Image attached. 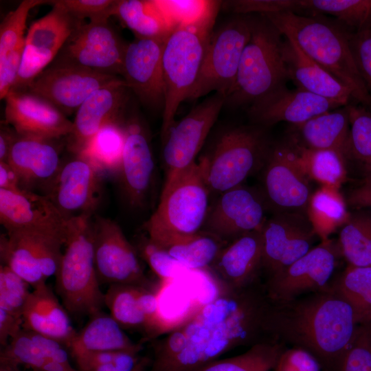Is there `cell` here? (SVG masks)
<instances>
[{"mask_svg": "<svg viewBox=\"0 0 371 371\" xmlns=\"http://www.w3.org/2000/svg\"><path fill=\"white\" fill-rule=\"evenodd\" d=\"M359 324L350 306L331 288L273 304L267 333L311 353L323 370L342 371Z\"/></svg>", "mask_w": 371, "mask_h": 371, "instance_id": "6da1fadb", "label": "cell"}, {"mask_svg": "<svg viewBox=\"0 0 371 371\" xmlns=\"http://www.w3.org/2000/svg\"><path fill=\"white\" fill-rule=\"evenodd\" d=\"M263 16L285 37L293 38L313 60L350 89L352 98L371 106V95L355 63L350 34L337 21L292 11Z\"/></svg>", "mask_w": 371, "mask_h": 371, "instance_id": "7a4b0ae2", "label": "cell"}, {"mask_svg": "<svg viewBox=\"0 0 371 371\" xmlns=\"http://www.w3.org/2000/svg\"><path fill=\"white\" fill-rule=\"evenodd\" d=\"M65 246L55 276L56 291L69 314L90 317L105 306L94 265L93 216L67 219Z\"/></svg>", "mask_w": 371, "mask_h": 371, "instance_id": "3957f363", "label": "cell"}, {"mask_svg": "<svg viewBox=\"0 0 371 371\" xmlns=\"http://www.w3.org/2000/svg\"><path fill=\"white\" fill-rule=\"evenodd\" d=\"M282 34L265 17L253 20L234 85L225 98L232 106H249L286 86L289 78Z\"/></svg>", "mask_w": 371, "mask_h": 371, "instance_id": "277c9868", "label": "cell"}, {"mask_svg": "<svg viewBox=\"0 0 371 371\" xmlns=\"http://www.w3.org/2000/svg\"><path fill=\"white\" fill-rule=\"evenodd\" d=\"M210 194L201 158L164 183L157 207L144 224L148 237L201 231Z\"/></svg>", "mask_w": 371, "mask_h": 371, "instance_id": "5b68a950", "label": "cell"}, {"mask_svg": "<svg viewBox=\"0 0 371 371\" xmlns=\"http://www.w3.org/2000/svg\"><path fill=\"white\" fill-rule=\"evenodd\" d=\"M215 22L179 28L164 42L162 69L164 104L161 137L175 122L181 103L188 99L199 76Z\"/></svg>", "mask_w": 371, "mask_h": 371, "instance_id": "8992f818", "label": "cell"}, {"mask_svg": "<svg viewBox=\"0 0 371 371\" xmlns=\"http://www.w3.org/2000/svg\"><path fill=\"white\" fill-rule=\"evenodd\" d=\"M262 135L248 128H234L218 139L210 156L203 157L204 175L211 194H221L241 186L265 161Z\"/></svg>", "mask_w": 371, "mask_h": 371, "instance_id": "52a82bcc", "label": "cell"}, {"mask_svg": "<svg viewBox=\"0 0 371 371\" xmlns=\"http://www.w3.org/2000/svg\"><path fill=\"white\" fill-rule=\"evenodd\" d=\"M252 25V19L239 16L213 32L199 76L187 100L198 99L213 91L227 98L234 85Z\"/></svg>", "mask_w": 371, "mask_h": 371, "instance_id": "ba28073f", "label": "cell"}, {"mask_svg": "<svg viewBox=\"0 0 371 371\" xmlns=\"http://www.w3.org/2000/svg\"><path fill=\"white\" fill-rule=\"evenodd\" d=\"M225 103V96L214 93L180 121L175 122L161 137L165 182L196 161L195 158Z\"/></svg>", "mask_w": 371, "mask_h": 371, "instance_id": "9c48e42d", "label": "cell"}, {"mask_svg": "<svg viewBox=\"0 0 371 371\" xmlns=\"http://www.w3.org/2000/svg\"><path fill=\"white\" fill-rule=\"evenodd\" d=\"M50 3L52 9L34 21L27 30L21 67L12 90H25L58 56L81 23L54 1Z\"/></svg>", "mask_w": 371, "mask_h": 371, "instance_id": "30bf717a", "label": "cell"}, {"mask_svg": "<svg viewBox=\"0 0 371 371\" xmlns=\"http://www.w3.org/2000/svg\"><path fill=\"white\" fill-rule=\"evenodd\" d=\"M126 46L108 21L81 22L65 42L56 63L121 76Z\"/></svg>", "mask_w": 371, "mask_h": 371, "instance_id": "8fae6325", "label": "cell"}, {"mask_svg": "<svg viewBox=\"0 0 371 371\" xmlns=\"http://www.w3.org/2000/svg\"><path fill=\"white\" fill-rule=\"evenodd\" d=\"M94 265L102 284L144 286L146 279L137 251L114 221L93 217Z\"/></svg>", "mask_w": 371, "mask_h": 371, "instance_id": "7c38bea8", "label": "cell"}, {"mask_svg": "<svg viewBox=\"0 0 371 371\" xmlns=\"http://www.w3.org/2000/svg\"><path fill=\"white\" fill-rule=\"evenodd\" d=\"M120 78L80 66L55 63L25 90L47 100L67 115L76 112L93 92Z\"/></svg>", "mask_w": 371, "mask_h": 371, "instance_id": "4fadbf2b", "label": "cell"}, {"mask_svg": "<svg viewBox=\"0 0 371 371\" xmlns=\"http://www.w3.org/2000/svg\"><path fill=\"white\" fill-rule=\"evenodd\" d=\"M340 254L337 243L321 241L282 271L270 276L266 289L276 302H288L300 295L327 289Z\"/></svg>", "mask_w": 371, "mask_h": 371, "instance_id": "5bb4252c", "label": "cell"}, {"mask_svg": "<svg viewBox=\"0 0 371 371\" xmlns=\"http://www.w3.org/2000/svg\"><path fill=\"white\" fill-rule=\"evenodd\" d=\"M45 196L67 220L93 216L102 200L101 175L87 159L74 155L63 162Z\"/></svg>", "mask_w": 371, "mask_h": 371, "instance_id": "9a60e30c", "label": "cell"}, {"mask_svg": "<svg viewBox=\"0 0 371 371\" xmlns=\"http://www.w3.org/2000/svg\"><path fill=\"white\" fill-rule=\"evenodd\" d=\"M266 205L263 196L251 188L241 185L230 189L210 206L203 231L224 241L260 229L267 220Z\"/></svg>", "mask_w": 371, "mask_h": 371, "instance_id": "2e32d148", "label": "cell"}, {"mask_svg": "<svg viewBox=\"0 0 371 371\" xmlns=\"http://www.w3.org/2000/svg\"><path fill=\"white\" fill-rule=\"evenodd\" d=\"M262 266L274 275L302 257L313 247L316 236L306 215L277 213L262 228Z\"/></svg>", "mask_w": 371, "mask_h": 371, "instance_id": "e0dca14e", "label": "cell"}, {"mask_svg": "<svg viewBox=\"0 0 371 371\" xmlns=\"http://www.w3.org/2000/svg\"><path fill=\"white\" fill-rule=\"evenodd\" d=\"M309 179L297 164L290 145L269 155L263 176V198L278 213L306 214L312 194Z\"/></svg>", "mask_w": 371, "mask_h": 371, "instance_id": "ac0fdd59", "label": "cell"}, {"mask_svg": "<svg viewBox=\"0 0 371 371\" xmlns=\"http://www.w3.org/2000/svg\"><path fill=\"white\" fill-rule=\"evenodd\" d=\"M126 137L118 174L122 195L127 205L140 209L152 188L155 161L145 128L136 117L125 121Z\"/></svg>", "mask_w": 371, "mask_h": 371, "instance_id": "d6986e66", "label": "cell"}, {"mask_svg": "<svg viewBox=\"0 0 371 371\" xmlns=\"http://www.w3.org/2000/svg\"><path fill=\"white\" fill-rule=\"evenodd\" d=\"M4 100V121L19 135L58 139L72 132L73 122L42 97L26 90H11Z\"/></svg>", "mask_w": 371, "mask_h": 371, "instance_id": "ffe728a7", "label": "cell"}, {"mask_svg": "<svg viewBox=\"0 0 371 371\" xmlns=\"http://www.w3.org/2000/svg\"><path fill=\"white\" fill-rule=\"evenodd\" d=\"M166 40L138 38L126 44L121 76L144 104L163 106L162 52Z\"/></svg>", "mask_w": 371, "mask_h": 371, "instance_id": "44dd1931", "label": "cell"}, {"mask_svg": "<svg viewBox=\"0 0 371 371\" xmlns=\"http://www.w3.org/2000/svg\"><path fill=\"white\" fill-rule=\"evenodd\" d=\"M67 221L45 195L0 188V222L6 231L66 235Z\"/></svg>", "mask_w": 371, "mask_h": 371, "instance_id": "7402d4cb", "label": "cell"}, {"mask_svg": "<svg viewBox=\"0 0 371 371\" xmlns=\"http://www.w3.org/2000/svg\"><path fill=\"white\" fill-rule=\"evenodd\" d=\"M130 89L120 78L93 92L78 109L73 130L67 136V148L78 155L107 123L123 119Z\"/></svg>", "mask_w": 371, "mask_h": 371, "instance_id": "603a6c76", "label": "cell"}, {"mask_svg": "<svg viewBox=\"0 0 371 371\" xmlns=\"http://www.w3.org/2000/svg\"><path fill=\"white\" fill-rule=\"evenodd\" d=\"M55 140L18 134L8 163L23 190L45 195L63 164Z\"/></svg>", "mask_w": 371, "mask_h": 371, "instance_id": "cb8c5ba5", "label": "cell"}, {"mask_svg": "<svg viewBox=\"0 0 371 371\" xmlns=\"http://www.w3.org/2000/svg\"><path fill=\"white\" fill-rule=\"evenodd\" d=\"M345 106L304 89L282 87L249 106L256 121L267 124L286 122L300 125L322 113Z\"/></svg>", "mask_w": 371, "mask_h": 371, "instance_id": "d4e9b609", "label": "cell"}, {"mask_svg": "<svg viewBox=\"0 0 371 371\" xmlns=\"http://www.w3.org/2000/svg\"><path fill=\"white\" fill-rule=\"evenodd\" d=\"M22 317V328L55 339L67 348L77 334L68 312L46 282L31 291Z\"/></svg>", "mask_w": 371, "mask_h": 371, "instance_id": "484cf974", "label": "cell"}, {"mask_svg": "<svg viewBox=\"0 0 371 371\" xmlns=\"http://www.w3.org/2000/svg\"><path fill=\"white\" fill-rule=\"evenodd\" d=\"M283 55L289 78L297 88L343 106L352 98L350 89L308 57L293 38L286 37L283 41Z\"/></svg>", "mask_w": 371, "mask_h": 371, "instance_id": "4316f807", "label": "cell"}, {"mask_svg": "<svg viewBox=\"0 0 371 371\" xmlns=\"http://www.w3.org/2000/svg\"><path fill=\"white\" fill-rule=\"evenodd\" d=\"M262 228L234 239L221 250L212 263L229 288L243 286L255 279L262 266Z\"/></svg>", "mask_w": 371, "mask_h": 371, "instance_id": "83f0119b", "label": "cell"}, {"mask_svg": "<svg viewBox=\"0 0 371 371\" xmlns=\"http://www.w3.org/2000/svg\"><path fill=\"white\" fill-rule=\"evenodd\" d=\"M294 128L293 144L308 149L337 150L346 157L350 131L347 105L318 115Z\"/></svg>", "mask_w": 371, "mask_h": 371, "instance_id": "f1b7e54d", "label": "cell"}, {"mask_svg": "<svg viewBox=\"0 0 371 371\" xmlns=\"http://www.w3.org/2000/svg\"><path fill=\"white\" fill-rule=\"evenodd\" d=\"M148 238L191 270H203L212 265L223 249V240L204 231L192 234L168 233Z\"/></svg>", "mask_w": 371, "mask_h": 371, "instance_id": "f546056e", "label": "cell"}, {"mask_svg": "<svg viewBox=\"0 0 371 371\" xmlns=\"http://www.w3.org/2000/svg\"><path fill=\"white\" fill-rule=\"evenodd\" d=\"M65 348L55 339L22 328L5 346L1 348L0 361L36 371L51 359L69 364L68 353Z\"/></svg>", "mask_w": 371, "mask_h": 371, "instance_id": "4dcf8cb0", "label": "cell"}, {"mask_svg": "<svg viewBox=\"0 0 371 371\" xmlns=\"http://www.w3.org/2000/svg\"><path fill=\"white\" fill-rule=\"evenodd\" d=\"M89 317L69 348L71 354L85 351H123L137 354L141 350L140 346L130 339L110 314L101 311Z\"/></svg>", "mask_w": 371, "mask_h": 371, "instance_id": "1f68e13d", "label": "cell"}, {"mask_svg": "<svg viewBox=\"0 0 371 371\" xmlns=\"http://www.w3.org/2000/svg\"><path fill=\"white\" fill-rule=\"evenodd\" d=\"M350 214L339 189L328 186H320L312 193L306 210L314 233L322 241L340 229Z\"/></svg>", "mask_w": 371, "mask_h": 371, "instance_id": "d6a6232c", "label": "cell"}, {"mask_svg": "<svg viewBox=\"0 0 371 371\" xmlns=\"http://www.w3.org/2000/svg\"><path fill=\"white\" fill-rule=\"evenodd\" d=\"M124 122L120 119L105 124L78 154L100 175L119 174L126 137Z\"/></svg>", "mask_w": 371, "mask_h": 371, "instance_id": "836d02e7", "label": "cell"}, {"mask_svg": "<svg viewBox=\"0 0 371 371\" xmlns=\"http://www.w3.org/2000/svg\"><path fill=\"white\" fill-rule=\"evenodd\" d=\"M297 164L306 176L319 183L340 189L347 178L346 157L334 150H314L291 144Z\"/></svg>", "mask_w": 371, "mask_h": 371, "instance_id": "e575fe53", "label": "cell"}, {"mask_svg": "<svg viewBox=\"0 0 371 371\" xmlns=\"http://www.w3.org/2000/svg\"><path fill=\"white\" fill-rule=\"evenodd\" d=\"M115 16L138 38L166 40L171 33L157 0H119Z\"/></svg>", "mask_w": 371, "mask_h": 371, "instance_id": "d590c367", "label": "cell"}, {"mask_svg": "<svg viewBox=\"0 0 371 371\" xmlns=\"http://www.w3.org/2000/svg\"><path fill=\"white\" fill-rule=\"evenodd\" d=\"M6 232L0 238L1 265L8 267L33 288L46 282L47 279L41 271L27 232L22 230Z\"/></svg>", "mask_w": 371, "mask_h": 371, "instance_id": "8d00e7d4", "label": "cell"}, {"mask_svg": "<svg viewBox=\"0 0 371 371\" xmlns=\"http://www.w3.org/2000/svg\"><path fill=\"white\" fill-rule=\"evenodd\" d=\"M337 244L348 265L371 266V212L350 213L339 229Z\"/></svg>", "mask_w": 371, "mask_h": 371, "instance_id": "74e56055", "label": "cell"}, {"mask_svg": "<svg viewBox=\"0 0 371 371\" xmlns=\"http://www.w3.org/2000/svg\"><path fill=\"white\" fill-rule=\"evenodd\" d=\"M331 289L350 306L359 324L371 323V266L348 265Z\"/></svg>", "mask_w": 371, "mask_h": 371, "instance_id": "f35d334b", "label": "cell"}, {"mask_svg": "<svg viewBox=\"0 0 371 371\" xmlns=\"http://www.w3.org/2000/svg\"><path fill=\"white\" fill-rule=\"evenodd\" d=\"M171 32L179 28L215 22L221 1L157 0Z\"/></svg>", "mask_w": 371, "mask_h": 371, "instance_id": "ab89813d", "label": "cell"}, {"mask_svg": "<svg viewBox=\"0 0 371 371\" xmlns=\"http://www.w3.org/2000/svg\"><path fill=\"white\" fill-rule=\"evenodd\" d=\"M282 350L276 341H262L243 354L213 361L196 371H270L274 369Z\"/></svg>", "mask_w": 371, "mask_h": 371, "instance_id": "60d3db41", "label": "cell"}, {"mask_svg": "<svg viewBox=\"0 0 371 371\" xmlns=\"http://www.w3.org/2000/svg\"><path fill=\"white\" fill-rule=\"evenodd\" d=\"M350 131L346 158L351 157L361 166L365 181H371V113L364 106L347 105Z\"/></svg>", "mask_w": 371, "mask_h": 371, "instance_id": "b9f144b4", "label": "cell"}, {"mask_svg": "<svg viewBox=\"0 0 371 371\" xmlns=\"http://www.w3.org/2000/svg\"><path fill=\"white\" fill-rule=\"evenodd\" d=\"M137 287L133 284H111L104 293V305L122 328H144L146 331V319L137 301Z\"/></svg>", "mask_w": 371, "mask_h": 371, "instance_id": "7bdbcfd3", "label": "cell"}, {"mask_svg": "<svg viewBox=\"0 0 371 371\" xmlns=\"http://www.w3.org/2000/svg\"><path fill=\"white\" fill-rule=\"evenodd\" d=\"M299 9L332 15L343 26L355 32L371 20V0H299Z\"/></svg>", "mask_w": 371, "mask_h": 371, "instance_id": "ee69618b", "label": "cell"}, {"mask_svg": "<svg viewBox=\"0 0 371 371\" xmlns=\"http://www.w3.org/2000/svg\"><path fill=\"white\" fill-rule=\"evenodd\" d=\"M45 0H23L14 10L9 12L0 25V58L14 50L25 41L26 21L30 11Z\"/></svg>", "mask_w": 371, "mask_h": 371, "instance_id": "f6af8a7d", "label": "cell"}, {"mask_svg": "<svg viewBox=\"0 0 371 371\" xmlns=\"http://www.w3.org/2000/svg\"><path fill=\"white\" fill-rule=\"evenodd\" d=\"M31 285L8 267L0 266V308L17 317L23 312L31 293Z\"/></svg>", "mask_w": 371, "mask_h": 371, "instance_id": "bcb514c9", "label": "cell"}, {"mask_svg": "<svg viewBox=\"0 0 371 371\" xmlns=\"http://www.w3.org/2000/svg\"><path fill=\"white\" fill-rule=\"evenodd\" d=\"M139 251L161 282L174 280L189 269L173 258L164 249L153 243L148 237L139 243Z\"/></svg>", "mask_w": 371, "mask_h": 371, "instance_id": "7dc6e473", "label": "cell"}, {"mask_svg": "<svg viewBox=\"0 0 371 371\" xmlns=\"http://www.w3.org/2000/svg\"><path fill=\"white\" fill-rule=\"evenodd\" d=\"M56 3L64 8L75 19L82 22L108 21L115 16L117 0H56Z\"/></svg>", "mask_w": 371, "mask_h": 371, "instance_id": "c3c4849f", "label": "cell"}, {"mask_svg": "<svg viewBox=\"0 0 371 371\" xmlns=\"http://www.w3.org/2000/svg\"><path fill=\"white\" fill-rule=\"evenodd\" d=\"M342 371H371L370 324L360 325L345 358Z\"/></svg>", "mask_w": 371, "mask_h": 371, "instance_id": "681fc988", "label": "cell"}, {"mask_svg": "<svg viewBox=\"0 0 371 371\" xmlns=\"http://www.w3.org/2000/svg\"><path fill=\"white\" fill-rule=\"evenodd\" d=\"M350 43L359 71L371 95V20L363 28L350 32Z\"/></svg>", "mask_w": 371, "mask_h": 371, "instance_id": "f907efd6", "label": "cell"}, {"mask_svg": "<svg viewBox=\"0 0 371 371\" xmlns=\"http://www.w3.org/2000/svg\"><path fill=\"white\" fill-rule=\"evenodd\" d=\"M227 7L240 14L258 12L262 14L299 9V0H240L225 2Z\"/></svg>", "mask_w": 371, "mask_h": 371, "instance_id": "816d5d0a", "label": "cell"}, {"mask_svg": "<svg viewBox=\"0 0 371 371\" xmlns=\"http://www.w3.org/2000/svg\"><path fill=\"white\" fill-rule=\"evenodd\" d=\"M322 366L308 351L298 347L283 350L274 371H321Z\"/></svg>", "mask_w": 371, "mask_h": 371, "instance_id": "f5cc1de1", "label": "cell"}, {"mask_svg": "<svg viewBox=\"0 0 371 371\" xmlns=\"http://www.w3.org/2000/svg\"><path fill=\"white\" fill-rule=\"evenodd\" d=\"M25 41L3 57L0 58L1 100L5 99L15 83L22 61Z\"/></svg>", "mask_w": 371, "mask_h": 371, "instance_id": "db71d44e", "label": "cell"}, {"mask_svg": "<svg viewBox=\"0 0 371 371\" xmlns=\"http://www.w3.org/2000/svg\"><path fill=\"white\" fill-rule=\"evenodd\" d=\"M23 318L15 317L0 308V344L5 346L22 329Z\"/></svg>", "mask_w": 371, "mask_h": 371, "instance_id": "11a10c76", "label": "cell"}, {"mask_svg": "<svg viewBox=\"0 0 371 371\" xmlns=\"http://www.w3.org/2000/svg\"><path fill=\"white\" fill-rule=\"evenodd\" d=\"M0 188L16 192L25 190L18 174L8 162L0 161Z\"/></svg>", "mask_w": 371, "mask_h": 371, "instance_id": "9f6ffc18", "label": "cell"}, {"mask_svg": "<svg viewBox=\"0 0 371 371\" xmlns=\"http://www.w3.org/2000/svg\"><path fill=\"white\" fill-rule=\"evenodd\" d=\"M350 206L360 209L371 207V181L365 183L352 190L346 199Z\"/></svg>", "mask_w": 371, "mask_h": 371, "instance_id": "6f0895ef", "label": "cell"}, {"mask_svg": "<svg viewBox=\"0 0 371 371\" xmlns=\"http://www.w3.org/2000/svg\"><path fill=\"white\" fill-rule=\"evenodd\" d=\"M16 131L4 120L0 126V161L8 162L12 147L17 138Z\"/></svg>", "mask_w": 371, "mask_h": 371, "instance_id": "680465c9", "label": "cell"}, {"mask_svg": "<svg viewBox=\"0 0 371 371\" xmlns=\"http://www.w3.org/2000/svg\"><path fill=\"white\" fill-rule=\"evenodd\" d=\"M36 371H76L71 363H64L51 359L44 363Z\"/></svg>", "mask_w": 371, "mask_h": 371, "instance_id": "91938a15", "label": "cell"}, {"mask_svg": "<svg viewBox=\"0 0 371 371\" xmlns=\"http://www.w3.org/2000/svg\"><path fill=\"white\" fill-rule=\"evenodd\" d=\"M19 367L10 362L0 361V371H23Z\"/></svg>", "mask_w": 371, "mask_h": 371, "instance_id": "94428289", "label": "cell"}, {"mask_svg": "<svg viewBox=\"0 0 371 371\" xmlns=\"http://www.w3.org/2000/svg\"><path fill=\"white\" fill-rule=\"evenodd\" d=\"M370 333H371V323H370Z\"/></svg>", "mask_w": 371, "mask_h": 371, "instance_id": "6125c7cd", "label": "cell"}, {"mask_svg": "<svg viewBox=\"0 0 371 371\" xmlns=\"http://www.w3.org/2000/svg\"><path fill=\"white\" fill-rule=\"evenodd\" d=\"M323 371H325V370H323Z\"/></svg>", "mask_w": 371, "mask_h": 371, "instance_id": "be15d7a7", "label": "cell"}, {"mask_svg": "<svg viewBox=\"0 0 371 371\" xmlns=\"http://www.w3.org/2000/svg\"><path fill=\"white\" fill-rule=\"evenodd\" d=\"M135 371H137V370H135Z\"/></svg>", "mask_w": 371, "mask_h": 371, "instance_id": "e7e4bbea", "label": "cell"}]
</instances>
